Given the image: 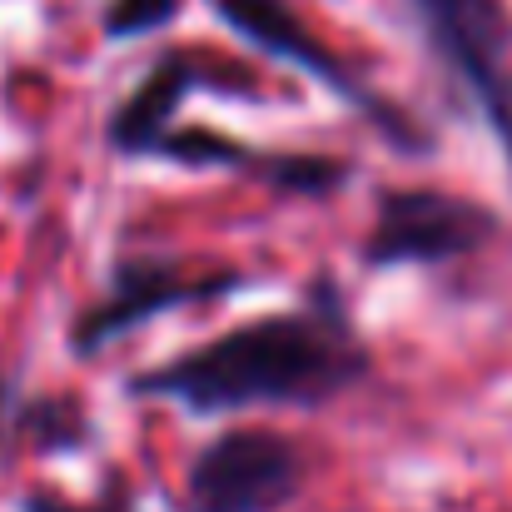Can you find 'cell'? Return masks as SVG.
<instances>
[{"label":"cell","instance_id":"obj_1","mask_svg":"<svg viewBox=\"0 0 512 512\" xmlns=\"http://www.w3.org/2000/svg\"><path fill=\"white\" fill-rule=\"evenodd\" d=\"M373 378V343L353 324L343 284L319 269L299 304L244 319L125 378L130 398H160L189 418L254 408H329Z\"/></svg>","mask_w":512,"mask_h":512},{"label":"cell","instance_id":"obj_2","mask_svg":"<svg viewBox=\"0 0 512 512\" xmlns=\"http://www.w3.org/2000/svg\"><path fill=\"white\" fill-rule=\"evenodd\" d=\"M209 5H214V20H219L224 30H234L244 45H254V50L269 55L274 65L304 75L309 85H324V90H329L339 105H348L393 155H403V160L433 155L438 135H433L408 105H398L388 90H378L358 65H348L319 30H309V20H304L289 0H209Z\"/></svg>","mask_w":512,"mask_h":512},{"label":"cell","instance_id":"obj_3","mask_svg":"<svg viewBox=\"0 0 512 512\" xmlns=\"http://www.w3.org/2000/svg\"><path fill=\"white\" fill-rule=\"evenodd\" d=\"M254 289L249 269L234 264H199L179 254H120L105 274L100 299H90L70 324V353L100 358L105 348L140 334L145 324L165 319L174 309H204L224 304L234 294Z\"/></svg>","mask_w":512,"mask_h":512},{"label":"cell","instance_id":"obj_4","mask_svg":"<svg viewBox=\"0 0 512 512\" xmlns=\"http://www.w3.org/2000/svg\"><path fill=\"white\" fill-rule=\"evenodd\" d=\"M503 234V214L473 194L443 184H388L373 194V219L358 244L368 274L443 269L483 254Z\"/></svg>","mask_w":512,"mask_h":512},{"label":"cell","instance_id":"obj_5","mask_svg":"<svg viewBox=\"0 0 512 512\" xmlns=\"http://www.w3.org/2000/svg\"><path fill=\"white\" fill-rule=\"evenodd\" d=\"M433 60L488 125L512 184V10L508 0H408Z\"/></svg>","mask_w":512,"mask_h":512},{"label":"cell","instance_id":"obj_6","mask_svg":"<svg viewBox=\"0 0 512 512\" xmlns=\"http://www.w3.org/2000/svg\"><path fill=\"white\" fill-rule=\"evenodd\" d=\"M309 488V453L279 428H224L184 463V512H284Z\"/></svg>","mask_w":512,"mask_h":512},{"label":"cell","instance_id":"obj_7","mask_svg":"<svg viewBox=\"0 0 512 512\" xmlns=\"http://www.w3.org/2000/svg\"><path fill=\"white\" fill-rule=\"evenodd\" d=\"M155 160H170L179 170H224L234 179H249L279 199H334L353 184V165L343 155L324 150H269L249 145L239 135H224L214 125H174L160 140Z\"/></svg>","mask_w":512,"mask_h":512},{"label":"cell","instance_id":"obj_8","mask_svg":"<svg viewBox=\"0 0 512 512\" xmlns=\"http://www.w3.org/2000/svg\"><path fill=\"white\" fill-rule=\"evenodd\" d=\"M199 90H219L234 95L229 85H219V75H209V65L189 50H165L150 60V70L130 85V95L110 110L105 120V145L120 160H155L160 140L179 125V110L189 105V95Z\"/></svg>","mask_w":512,"mask_h":512},{"label":"cell","instance_id":"obj_9","mask_svg":"<svg viewBox=\"0 0 512 512\" xmlns=\"http://www.w3.org/2000/svg\"><path fill=\"white\" fill-rule=\"evenodd\" d=\"M10 433L40 458H75L95 443V418L75 393H35L15 403Z\"/></svg>","mask_w":512,"mask_h":512},{"label":"cell","instance_id":"obj_10","mask_svg":"<svg viewBox=\"0 0 512 512\" xmlns=\"http://www.w3.org/2000/svg\"><path fill=\"white\" fill-rule=\"evenodd\" d=\"M179 15H184V0H105V10H100V35L115 40V45L150 40V35L179 25Z\"/></svg>","mask_w":512,"mask_h":512},{"label":"cell","instance_id":"obj_11","mask_svg":"<svg viewBox=\"0 0 512 512\" xmlns=\"http://www.w3.org/2000/svg\"><path fill=\"white\" fill-rule=\"evenodd\" d=\"M15 512H140V498H135L130 478L110 473L95 498H70V493H55V488H30V493L15 498Z\"/></svg>","mask_w":512,"mask_h":512},{"label":"cell","instance_id":"obj_12","mask_svg":"<svg viewBox=\"0 0 512 512\" xmlns=\"http://www.w3.org/2000/svg\"><path fill=\"white\" fill-rule=\"evenodd\" d=\"M10 413H15V388H10V378H5V368H0V443H5V433H10Z\"/></svg>","mask_w":512,"mask_h":512}]
</instances>
